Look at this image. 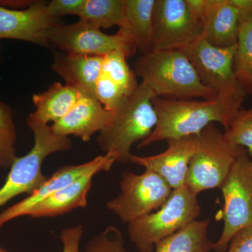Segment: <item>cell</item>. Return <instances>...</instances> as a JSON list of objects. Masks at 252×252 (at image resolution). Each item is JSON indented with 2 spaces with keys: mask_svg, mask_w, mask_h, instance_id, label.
Segmentation results:
<instances>
[{
  "mask_svg": "<svg viewBox=\"0 0 252 252\" xmlns=\"http://www.w3.org/2000/svg\"><path fill=\"white\" fill-rule=\"evenodd\" d=\"M0 252H9L6 251V250H5L4 249L0 248Z\"/></svg>",
  "mask_w": 252,
  "mask_h": 252,
  "instance_id": "d6a6232c",
  "label": "cell"
},
{
  "mask_svg": "<svg viewBox=\"0 0 252 252\" xmlns=\"http://www.w3.org/2000/svg\"><path fill=\"white\" fill-rule=\"evenodd\" d=\"M223 195V230L214 250L225 252L240 230L252 224V160L243 149L220 188Z\"/></svg>",
  "mask_w": 252,
  "mask_h": 252,
  "instance_id": "52a82bcc",
  "label": "cell"
},
{
  "mask_svg": "<svg viewBox=\"0 0 252 252\" xmlns=\"http://www.w3.org/2000/svg\"><path fill=\"white\" fill-rule=\"evenodd\" d=\"M167 147L162 153L149 157L133 155L130 162L155 172L172 190L186 185L190 160L198 148L197 136L167 140Z\"/></svg>",
  "mask_w": 252,
  "mask_h": 252,
  "instance_id": "5bb4252c",
  "label": "cell"
},
{
  "mask_svg": "<svg viewBox=\"0 0 252 252\" xmlns=\"http://www.w3.org/2000/svg\"><path fill=\"white\" fill-rule=\"evenodd\" d=\"M203 30L186 0H157L151 51L184 49L200 39Z\"/></svg>",
  "mask_w": 252,
  "mask_h": 252,
  "instance_id": "30bf717a",
  "label": "cell"
},
{
  "mask_svg": "<svg viewBox=\"0 0 252 252\" xmlns=\"http://www.w3.org/2000/svg\"><path fill=\"white\" fill-rule=\"evenodd\" d=\"M50 46L68 54L104 56L123 51L127 57L135 54L137 46L132 39L118 32L107 34L101 29L79 21L69 25H55L48 32Z\"/></svg>",
  "mask_w": 252,
  "mask_h": 252,
  "instance_id": "9c48e42d",
  "label": "cell"
},
{
  "mask_svg": "<svg viewBox=\"0 0 252 252\" xmlns=\"http://www.w3.org/2000/svg\"><path fill=\"white\" fill-rule=\"evenodd\" d=\"M97 172L83 176L71 185L41 200L30 210L27 216L32 218H46L64 215L87 205V199Z\"/></svg>",
  "mask_w": 252,
  "mask_h": 252,
  "instance_id": "ac0fdd59",
  "label": "cell"
},
{
  "mask_svg": "<svg viewBox=\"0 0 252 252\" xmlns=\"http://www.w3.org/2000/svg\"><path fill=\"white\" fill-rule=\"evenodd\" d=\"M104 56L56 54L53 70L79 92L94 94L95 84L102 74Z\"/></svg>",
  "mask_w": 252,
  "mask_h": 252,
  "instance_id": "e0dca14e",
  "label": "cell"
},
{
  "mask_svg": "<svg viewBox=\"0 0 252 252\" xmlns=\"http://www.w3.org/2000/svg\"><path fill=\"white\" fill-rule=\"evenodd\" d=\"M94 97L107 111L115 112L127 96L117 84L101 74L94 88Z\"/></svg>",
  "mask_w": 252,
  "mask_h": 252,
  "instance_id": "83f0119b",
  "label": "cell"
},
{
  "mask_svg": "<svg viewBox=\"0 0 252 252\" xmlns=\"http://www.w3.org/2000/svg\"><path fill=\"white\" fill-rule=\"evenodd\" d=\"M114 113L104 108L94 94L80 92L77 102L67 115L51 127L56 135H74L83 142H89L94 134L107 126Z\"/></svg>",
  "mask_w": 252,
  "mask_h": 252,
  "instance_id": "9a60e30c",
  "label": "cell"
},
{
  "mask_svg": "<svg viewBox=\"0 0 252 252\" xmlns=\"http://www.w3.org/2000/svg\"><path fill=\"white\" fill-rule=\"evenodd\" d=\"M197 137L198 148L189 164L185 186L198 195L220 188L243 148L227 140L214 124Z\"/></svg>",
  "mask_w": 252,
  "mask_h": 252,
  "instance_id": "8992f818",
  "label": "cell"
},
{
  "mask_svg": "<svg viewBox=\"0 0 252 252\" xmlns=\"http://www.w3.org/2000/svg\"><path fill=\"white\" fill-rule=\"evenodd\" d=\"M47 1H34L26 9H11L0 6V40L14 39L49 46L48 32L59 18L48 12Z\"/></svg>",
  "mask_w": 252,
  "mask_h": 252,
  "instance_id": "4fadbf2b",
  "label": "cell"
},
{
  "mask_svg": "<svg viewBox=\"0 0 252 252\" xmlns=\"http://www.w3.org/2000/svg\"><path fill=\"white\" fill-rule=\"evenodd\" d=\"M223 135L231 143L246 148L252 160V106L249 109H239Z\"/></svg>",
  "mask_w": 252,
  "mask_h": 252,
  "instance_id": "484cf974",
  "label": "cell"
},
{
  "mask_svg": "<svg viewBox=\"0 0 252 252\" xmlns=\"http://www.w3.org/2000/svg\"><path fill=\"white\" fill-rule=\"evenodd\" d=\"M27 124L34 135V145L27 154L16 158L13 162L4 185L0 188V208L15 197L24 193L31 195L40 188L48 179L41 170L46 158L72 148L70 139L56 135L48 124L31 116L27 119Z\"/></svg>",
  "mask_w": 252,
  "mask_h": 252,
  "instance_id": "277c9868",
  "label": "cell"
},
{
  "mask_svg": "<svg viewBox=\"0 0 252 252\" xmlns=\"http://www.w3.org/2000/svg\"><path fill=\"white\" fill-rule=\"evenodd\" d=\"M84 235V226L82 225L68 227L62 230L61 233L63 244V252H80V243Z\"/></svg>",
  "mask_w": 252,
  "mask_h": 252,
  "instance_id": "f546056e",
  "label": "cell"
},
{
  "mask_svg": "<svg viewBox=\"0 0 252 252\" xmlns=\"http://www.w3.org/2000/svg\"><path fill=\"white\" fill-rule=\"evenodd\" d=\"M86 0H52L47 3L48 12L56 18L66 15L80 16Z\"/></svg>",
  "mask_w": 252,
  "mask_h": 252,
  "instance_id": "f1b7e54d",
  "label": "cell"
},
{
  "mask_svg": "<svg viewBox=\"0 0 252 252\" xmlns=\"http://www.w3.org/2000/svg\"><path fill=\"white\" fill-rule=\"evenodd\" d=\"M135 73L156 97L211 99L218 95L201 82L182 50L150 51L142 54L136 61Z\"/></svg>",
  "mask_w": 252,
  "mask_h": 252,
  "instance_id": "7a4b0ae2",
  "label": "cell"
},
{
  "mask_svg": "<svg viewBox=\"0 0 252 252\" xmlns=\"http://www.w3.org/2000/svg\"><path fill=\"white\" fill-rule=\"evenodd\" d=\"M240 15V25L252 18V0H230Z\"/></svg>",
  "mask_w": 252,
  "mask_h": 252,
  "instance_id": "1f68e13d",
  "label": "cell"
},
{
  "mask_svg": "<svg viewBox=\"0 0 252 252\" xmlns=\"http://www.w3.org/2000/svg\"><path fill=\"white\" fill-rule=\"evenodd\" d=\"M157 0H125L119 32L132 39L142 54L152 50Z\"/></svg>",
  "mask_w": 252,
  "mask_h": 252,
  "instance_id": "d6986e66",
  "label": "cell"
},
{
  "mask_svg": "<svg viewBox=\"0 0 252 252\" xmlns=\"http://www.w3.org/2000/svg\"><path fill=\"white\" fill-rule=\"evenodd\" d=\"M210 220H195L162 239L155 246V252H209L215 243L208 237Z\"/></svg>",
  "mask_w": 252,
  "mask_h": 252,
  "instance_id": "44dd1931",
  "label": "cell"
},
{
  "mask_svg": "<svg viewBox=\"0 0 252 252\" xmlns=\"http://www.w3.org/2000/svg\"><path fill=\"white\" fill-rule=\"evenodd\" d=\"M121 193L107 202V209L127 225L158 210L172 189L160 176L150 170L140 175L122 172Z\"/></svg>",
  "mask_w": 252,
  "mask_h": 252,
  "instance_id": "ba28073f",
  "label": "cell"
},
{
  "mask_svg": "<svg viewBox=\"0 0 252 252\" xmlns=\"http://www.w3.org/2000/svg\"><path fill=\"white\" fill-rule=\"evenodd\" d=\"M125 0H86L79 21L99 28L120 26Z\"/></svg>",
  "mask_w": 252,
  "mask_h": 252,
  "instance_id": "603a6c76",
  "label": "cell"
},
{
  "mask_svg": "<svg viewBox=\"0 0 252 252\" xmlns=\"http://www.w3.org/2000/svg\"><path fill=\"white\" fill-rule=\"evenodd\" d=\"M200 212L197 195L184 186L172 190L158 210L128 224L129 238L140 252H152L162 239L197 220Z\"/></svg>",
  "mask_w": 252,
  "mask_h": 252,
  "instance_id": "5b68a950",
  "label": "cell"
},
{
  "mask_svg": "<svg viewBox=\"0 0 252 252\" xmlns=\"http://www.w3.org/2000/svg\"><path fill=\"white\" fill-rule=\"evenodd\" d=\"M234 72L239 85L245 94L252 97V18L240 25Z\"/></svg>",
  "mask_w": 252,
  "mask_h": 252,
  "instance_id": "7402d4cb",
  "label": "cell"
},
{
  "mask_svg": "<svg viewBox=\"0 0 252 252\" xmlns=\"http://www.w3.org/2000/svg\"><path fill=\"white\" fill-rule=\"evenodd\" d=\"M80 92L72 86L54 83L44 92L32 96L35 111L30 114L43 124L59 122L74 107Z\"/></svg>",
  "mask_w": 252,
  "mask_h": 252,
  "instance_id": "ffe728a7",
  "label": "cell"
},
{
  "mask_svg": "<svg viewBox=\"0 0 252 252\" xmlns=\"http://www.w3.org/2000/svg\"><path fill=\"white\" fill-rule=\"evenodd\" d=\"M115 162L116 158L114 154H105L84 163L61 167L51 177H48L44 185L34 193L0 212V228L11 220L27 216L30 210L36 204L58 190L71 185L86 174L91 172L100 173L109 171Z\"/></svg>",
  "mask_w": 252,
  "mask_h": 252,
  "instance_id": "7c38bea8",
  "label": "cell"
},
{
  "mask_svg": "<svg viewBox=\"0 0 252 252\" xmlns=\"http://www.w3.org/2000/svg\"><path fill=\"white\" fill-rule=\"evenodd\" d=\"M225 252H252V224L233 237Z\"/></svg>",
  "mask_w": 252,
  "mask_h": 252,
  "instance_id": "4dcf8cb0",
  "label": "cell"
},
{
  "mask_svg": "<svg viewBox=\"0 0 252 252\" xmlns=\"http://www.w3.org/2000/svg\"><path fill=\"white\" fill-rule=\"evenodd\" d=\"M0 51H1V49H0Z\"/></svg>",
  "mask_w": 252,
  "mask_h": 252,
  "instance_id": "836d02e7",
  "label": "cell"
},
{
  "mask_svg": "<svg viewBox=\"0 0 252 252\" xmlns=\"http://www.w3.org/2000/svg\"><path fill=\"white\" fill-rule=\"evenodd\" d=\"M0 168H1V167H0Z\"/></svg>",
  "mask_w": 252,
  "mask_h": 252,
  "instance_id": "e575fe53",
  "label": "cell"
},
{
  "mask_svg": "<svg viewBox=\"0 0 252 252\" xmlns=\"http://www.w3.org/2000/svg\"><path fill=\"white\" fill-rule=\"evenodd\" d=\"M202 23L201 38L212 45L224 48L237 44L240 15L230 0H207Z\"/></svg>",
  "mask_w": 252,
  "mask_h": 252,
  "instance_id": "2e32d148",
  "label": "cell"
},
{
  "mask_svg": "<svg viewBox=\"0 0 252 252\" xmlns=\"http://www.w3.org/2000/svg\"><path fill=\"white\" fill-rule=\"evenodd\" d=\"M244 98L245 96L224 94L203 100L154 97L157 124L149 137L138 144V148L162 140L198 135L215 122L227 130L235 114L241 109Z\"/></svg>",
  "mask_w": 252,
  "mask_h": 252,
  "instance_id": "6da1fadb",
  "label": "cell"
},
{
  "mask_svg": "<svg viewBox=\"0 0 252 252\" xmlns=\"http://www.w3.org/2000/svg\"><path fill=\"white\" fill-rule=\"evenodd\" d=\"M154 97L148 86L141 83L99 132L97 139L99 148L105 154H114L116 162H130L132 145L146 140L153 132L158 122Z\"/></svg>",
  "mask_w": 252,
  "mask_h": 252,
  "instance_id": "3957f363",
  "label": "cell"
},
{
  "mask_svg": "<svg viewBox=\"0 0 252 252\" xmlns=\"http://www.w3.org/2000/svg\"><path fill=\"white\" fill-rule=\"evenodd\" d=\"M86 252H128L124 235L114 225H109L86 244Z\"/></svg>",
  "mask_w": 252,
  "mask_h": 252,
  "instance_id": "4316f807",
  "label": "cell"
},
{
  "mask_svg": "<svg viewBox=\"0 0 252 252\" xmlns=\"http://www.w3.org/2000/svg\"><path fill=\"white\" fill-rule=\"evenodd\" d=\"M17 130L13 118L12 109L0 98V167L9 168L16 156Z\"/></svg>",
  "mask_w": 252,
  "mask_h": 252,
  "instance_id": "d4e9b609",
  "label": "cell"
},
{
  "mask_svg": "<svg viewBox=\"0 0 252 252\" xmlns=\"http://www.w3.org/2000/svg\"><path fill=\"white\" fill-rule=\"evenodd\" d=\"M127 54L123 51H116L106 55L102 62V74L107 76L122 89L128 97L138 87L135 73L127 63Z\"/></svg>",
  "mask_w": 252,
  "mask_h": 252,
  "instance_id": "cb8c5ba5",
  "label": "cell"
},
{
  "mask_svg": "<svg viewBox=\"0 0 252 252\" xmlns=\"http://www.w3.org/2000/svg\"><path fill=\"white\" fill-rule=\"evenodd\" d=\"M237 44L229 47H217L199 39L181 49L187 55L204 85L218 94L245 96L234 72Z\"/></svg>",
  "mask_w": 252,
  "mask_h": 252,
  "instance_id": "8fae6325",
  "label": "cell"
}]
</instances>
